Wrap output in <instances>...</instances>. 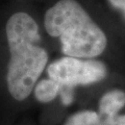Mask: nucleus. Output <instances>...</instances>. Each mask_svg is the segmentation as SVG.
<instances>
[{
	"label": "nucleus",
	"mask_w": 125,
	"mask_h": 125,
	"mask_svg": "<svg viewBox=\"0 0 125 125\" xmlns=\"http://www.w3.org/2000/svg\"><path fill=\"white\" fill-rule=\"evenodd\" d=\"M0 37L5 51V88L11 98L25 100L50 62L38 5L5 2L0 6Z\"/></svg>",
	"instance_id": "obj_1"
},
{
	"label": "nucleus",
	"mask_w": 125,
	"mask_h": 125,
	"mask_svg": "<svg viewBox=\"0 0 125 125\" xmlns=\"http://www.w3.org/2000/svg\"><path fill=\"white\" fill-rule=\"evenodd\" d=\"M38 7L43 32L62 55L100 58L107 51L113 24L100 0H45Z\"/></svg>",
	"instance_id": "obj_2"
},
{
	"label": "nucleus",
	"mask_w": 125,
	"mask_h": 125,
	"mask_svg": "<svg viewBox=\"0 0 125 125\" xmlns=\"http://www.w3.org/2000/svg\"><path fill=\"white\" fill-rule=\"evenodd\" d=\"M46 75L60 84L88 87L99 83L108 76V67L101 58H79L62 55L49 62Z\"/></svg>",
	"instance_id": "obj_3"
},
{
	"label": "nucleus",
	"mask_w": 125,
	"mask_h": 125,
	"mask_svg": "<svg viewBox=\"0 0 125 125\" xmlns=\"http://www.w3.org/2000/svg\"><path fill=\"white\" fill-rule=\"evenodd\" d=\"M125 106V92L121 89H114L105 92L99 100V115L102 118L116 116Z\"/></svg>",
	"instance_id": "obj_4"
},
{
	"label": "nucleus",
	"mask_w": 125,
	"mask_h": 125,
	"mask_svg": "<svg viewBox=\"0 0 125 125\" xmlns=\"http://www.w3.org/2000/svg\"><path fill=\"white\" fill-rule=\"evenodd\" d=\"M61 84L50 77L40 78L34 85L33 95L39 102L49 103L60 95Z\"/></svg>",
	"instance_id": "obj_5"
},
{
	"label": "nucleus",
	"mask_w": 125,
	"mask_h": 125,
	"mask_svg": "<svg viewBox=\"0 0 125 125\" xmlns=\"http://www.w3.org/2000/svg\"><path fill=\"white\" fill-rule=\"evenodd\" d=\"M100 2L113 25L120 23L125 26V0H100Z\"/></svg>",
	"instance_id": "obj_6"
},
{
	"label": "nucleus",
	"mask_w": 125,
	"mask_h": 125,
	"mask_svg": "<svg viewBox=\"0 0 125 125\" xmlns=\"http://www.w3.org/2000/svg\"><path fill=\"white\" fill-rule=\"evenodd\" d=\"M64 125H103L102 117L94 111H81L70 116Z\"/></svg>",
	"instance_id": "obj_7"
},
{
	"label": "nucleus",
	"mask_w": 125,
	"mask_h": 125,
	"mask_svg": "<svg viewBox=\"0 0 125 125\" xmlns=\"http://www.w3.org/2000/svg\"><path fill=\"white\" fill-rule=\"evenodd\" d=\"M74 94H75V89L69 85H62L61 84L60 95L58 97L61 98V101L62 104L70 105L74 100Z\"/></svg>",
	"instance_id": "obj_8"
},
{
	"label": "nucleus",
	"mask_w": 125,
	"mask_h": 125,
	"mask_svg": "<svg viewBox=\"0 0 125 125\" xmlns=\"http://www.w3.org/2000/svg\"><path fill=\"white\" fill-rule=\"evenodd\" d=\"M103 125H125V115H116L109 118H102Z\"/></svg>",
	"instance_id": "obj_9"
},
{
	"label": "nucleus",
	"mask_w": 125,
	"mask_h": 125,
	"mask_svg": "<svg viewBox=\"0 0 125 125\" xmlns=\"http://www.w3.org/2000/svg\"><path fill=\"white\" fill-rule=\"evenodd\" d=\"M45 0H5V2H20V3H29V4L40 5Z\"/></svg>",
	"instance_id": "obj_10"
}]
</instances>
